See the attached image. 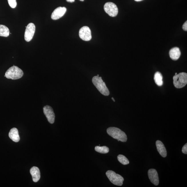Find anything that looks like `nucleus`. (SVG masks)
Returning a JSON list of instances; mask_svg holds the SVG:
<instances>
[{
  "mask_svg": "<svg viewBox=\"0 0 187 187\" xmlns=\"http://www.w3.org/2000/svg\"><path fill=\"white\" fill-rule=\"evenodd\" d=\"M107 133L114 139L118 141L126 142L127 140V136L124 132L117 128L111 127L107 130Z\"/></svg>",
  "mask_w": 187,
  "mask_h": 187,
  "instance_id": "f257e3e1",
  "label": "nucleus"
},
{
  "mask_svg": "<svg viewBox=\"0 0 187 187\" xmlns=\"http://www.w3.org/2000/svg\"><path fill=\"white\" fill-rule=\"evenodd\" d=\"M92 81L94 85L102 94L106 96H109V90L101 77L95 76L93 78Z\"/></svg>",
  "mask_w": 187,
  "mask_h": 187,
  "instance_id": "f03ea898",
  "label": "nucleus"
},
{
  "mask_svg": "<svg viewBox=\"0 0 187 187\" xmlns=\"http://www.w3.org/2000/svg\"><path fill=\"white\" fill-rule=\"evenodd\" d=\"M23 74V72L21 69L14 65L6 71L4 76L8 79L16 80L22 78Z\"/></svg>",
  "mask_w": 187,
  "mask_h": 187,
  "instance_id": "7ed1b4c3",
  "label": "nucleus"
},
{
  "mask_svg": "<svg viewBox=\"0 0 187 187\" xmlns=\"http://www.w3.org/2000/svg\"><path fill=\"white\" fill-rule=\"evenodd\" d=\"M173 83L175 87L181 88L183 87L187 83V74L181 73L177 74L173 77Z\"/></svg>",
  "mask_w": 187,
  "mask_h": 187,
  "instance_id": "20e7f679",
  "label": "nucleus"
},
{
  "mask_svg": "<svg viewBox=\"0 0 187 187\" xmlns=\"http://www.w3.org/2000/svg\"><path fill=\"white\" fill-rule=\"evenodd\" d=\"M106 174L110 181L113 184L119 186H122L123 185L124 179L121 175L111 170L106 172Z\"/></svg>",
  "mask_w": 187,
  "mask_h": 187,
  "instance_id": "39448f33",
  "label": "nucleus"
},
{
  "mask_svg": "<svg viewBox=\"0 0 187 187\" xmlns=\"http://www.w3.org/2000/svg\"><path fill=\"white\" fill-rule=\"evenodd\" d=\"M104 10L106 13L111 17H115L118 13V9L117 6L112 2H108L104 5Z\"/></svg>",
  "mask_w": 187,
  "mask_h": 187,
  "instance_id": "423d86ee",
  "label": "nucleus"
},
{
  "mask_svg": "<svg viewBox=\"0 0 187 187\" xmlns=\"http://www.w3.org/2000/svg\"><path fill=\"white\" fill-rule=\"evenodd\" d=\"M25 32L24 39L27 42H29L33 39L35 31V25L33 23H30L26 27Z\"/></svg>",
  "mask_w": 187,
  "mask_h": 187,
  "instance_id": "0eeeda50",
  "label": "nucleus"
},
{
  "mask_svg": "<svg viewBox=\"0 0 187 187\" xmlns=\"http://www.w3.org/2000/svg\"><path fill=\"white\" fill-rule=\"evenodd\" d=\"M79 36L82 40L85 41H89L92 38L91 31L89 28L84 26L80 29Z\"/></svg>",
  "mask_w": 187,
  "mask_h": 187,
  "instance_id": "6e6552de",
  "label": "nucleus"
},
{
  "mask_svg": "<svg viewBox=\"0 0 187 187\" xmlns=\"http://www.w3.org/2000/svg\"><path fill=\"white\" fill-rule=\"evenodd\" d=\"M44 114L47 117L48 122L51 124L55 122V116L52 108L50 106H46L43 108Z\"/></svg>",
  "mask_w": 187,
  "mask_h": 187,
  "instance_id": "1a4fd4ad",
  "label": "nucleus"
},
{
  "mask_svg": "<svg viewBox=\"0 0 187 187\" xmlns=\"http://www.w3.org/2000/svg\"><path fill=\"white\" fill-rule=\"evenodd\" d=\"M67 9L65 7L57 8L52 13L51 17L53 20H57L62 17L66 12Z\"/></svg>",
  "mask_w": 187,
  "mask_h": 187,
  "instance_id": "9d476101",
  "label": "nucleus"
},
{
  "mask_svg": "<svg viewBox=\"0 0 187 187\" xmlns=\"http://www.w3.org/2000/svg\"><path fill=\"white\" fill-rule=\"evenodd\" d=\"M148 175L149 180L152 183L156 186L159 184L158 175L156 170L154 169H149L148 171Z\"/></svg>",
  "mask_w": 187,
  "mask_h": 187,
  "instance_id": "9b49d317",
  "label": "nucleus"
},
{
  "mask_svg": "<svg viewBox=\"0 0 187 187\" xmlns=\"http://www.w3.org/2000/svg\"><path fill=\"white\" fill-rule=\"evenodd\" d=\"M30 173L32 177L33 180L34 182H37L40 178V172L38 167H32L30 170Z\"/></svg>",
  "mask_w": 187,
  "mask_h": 187,
  "instance_id": "f8f14e48",
  "label": "nucleus"
},
{
  "mask_svg": "<svg viewBox=\"0 0 187 187\" xmlns=\"http://www.w3.org/2000/svg\"><path fill=\"white\" fill-rule=\"evenodd\" d=\"M156 144L157 150L160 155L163 157H166L167 155L166 149L163 142L160 140H157Z\"/></svg>",
  "mask_w": 187,
  "mask_h": 187,
  "instance_id": "ddd939ff",
  "label": "nucleus"
},
{
  "mask_svg": "<svg viewBox=\"0 0 187 187\" xmlns=\"http://www.w3.org/2000/svg\"><path fill=\"white\" fill-rule=\"evenodd\" d=\"M9 137L11 140L15 142H18L20 140L19 132L17 129L15 128H13L10 131Z\"/></svg>",
  "mask_w": 187,
  "mask_h": 187,
  "instance_id": "4468645a",
  "label": "nucleus"
},
{
  "mask_svg": "<svg viewBox=\"0 0 187 187\" xmlns=\"http://www.w3.org/2000/svg\"><path fill=\"white\" fill-rule=\"evenodd\" d=\"M169 54L170 58L172 60H176L179 58L181 55V52L178 47H174L170 50Z\"/></svg>",
  "mask_w": 187,
  "mask_h": 187,
  "instance_id": "2eb2a0df",
  "label": "nucleus"
},
{
  "mask_svg": "<svg viewBox=\"0 0 187 187\" xmlns=\"http://www.w3.org/2000/svg\"><path fill=\"white\" fill-rule=\"evenodd\" d=\"M163 76L160 72H157L154 75L155 83L158 86H162L163 84Z\"/></svg>",
  "mask_w": 187,
  "mask_h": 187,
  "instance_id": "dca6fc26",
  "label": "nucleus"
},
{
  "mask_svg": "<svg viewBox=\"0 0 187 187\" xmlns=\"http://www.w3.org/2000/svg\"><path fill=\"white\" fill-rule=\"evenodd\" d=\"M9 30L6 26L0 25V36L5 37H9Z\"/></svg>",
  "mask_w": 187,
  "mask_h": 187,
  "instance_id": "f3484780",
  "label": "nucleus"
},
{
  "mask_svg": "<svg viewBox=\"0 0 187 187\" xmlns=\"http://www.w3.org/2000/svg\"><path fill=\"white\" fill-rule=\"evenodd\" d=\"M95 150L96 152L102 154L108 153L109 151V148L106 146H103L102 147L96 146L95 148Z\"/></svg>",
  "mask_w": 187,
  "mask_h": 187,
  "instance_id": "a211bd4d",
  "label": "nucleus"
},
{
  "mask_svg": "<svg viewBox=\"0 0 187 187\" xmlns=\"http://www.w3.org/2000/svg\"><path fill=\"white\" fill-rule=\"evenodd\" d=\"M117 158L118 161L123 165H128L129 163L128 160L124 155H119L118 156Z\"/></svg>",
  "mask_w": 187,
  "mask_h": 187,
  "instance_id": "6ab92c4d",
  "label": "nucleus"
},
{
  "mask_svg": "<svg viewBox=\"0 0 187 187\" xmlns=\"http://www.w3.org/2000/svg\"><path fill=\"white\" fill-rule=\"evenodd\" d=\"M9 5L11 8L14 9L17 5V2L16 0H8Z\"/></svg>",
  "mask_w": 187,
  "mask_h": 187,
  "instance_id": "aec40b11",
  "label": "nucleus"
},
{
  "mask_svg": "<svg viewBox=\"0 0 187 187\" xmlns=\"http://www.w3.org/2000/svg\"><path fill=\"white\" fill-rule=\"evenodd\" d=\"M182 152L183 153L185 154H187V144L186 143L183 146L182 149Z\"/></svg>",
  "mask_w": 187,
  "mask_h": 187,
  "instance_id": "412c9836",
  "label": "nucleus"
},
{
  "mask_svg": "<svg viewBox=\"0 0 187 187\" xmlns=\"http://www.w3.org/2000/svg\"><path fill=\"white\" fill-rule=\"evenodd\" d=\"M182 28L184 30L187 31V21H186L183 25Z\"/></svg>",
  "mask_w": 187,
  "mask_h": 187,
  "instance_id": "4be33fe9",
  "label": "nucleus"
},
{
  "mask_svg": "<svg viewBox=\"0 0 187 187\" xmlns=\"http://www.w3.org/2000/svg\"><path fill=\"white\" fill-rule=\"evenodd\" d=\"M75 0H66L67 2L69 3H73L74 2Z\"/></svg>",
  "mask_w": 187,
  "mask_h": 187,
  "instance_id": "5701e85b",
  "label": "nucleus"
},
{
  "mask_svg": "<svg viewBox=\"0 0 187 187\" xmlns=\"http://www.w3.org/2000/svg\"><path fill=\"white\" fill-rule=\"evenodd\" d=\"M134 1H143V0H134Z\"/></svg>",
  "mask_w": 187,
  "mask_h": 187,
  "instance_id": "b1692460",
  "label": "nucleus"
},
{
  "mask_svg": "<svg viewBox=\"0 0 187 187\" xmlns=\"http://www.w3.org/2000/svg\"><path fill=\"white\" fill-rule=\"evenodd\" d=\"M112 100H113V101H114V102L115 101V100H114V98H112Z\"/></svg>",
  "mask_w": 187,
  "mask_h": 187,
  "instance_id": "393cba45",
  "label": "nucleus"
},
{
  "mask_svg": "<svg viewBox=\"0 0 187 187\" xmlns=\"http://www.w3.org/2000/svg\"><path fill=\"white\" fill-rule=\"evenodd\" d=\"M79 1H84V0H79Z\"/></svg>",
  "mask_w": 187,
  "mask_h": 187,
  "instance_id": "a878e982",
  "label": "nucleus"
},
{
  "mask_svg": "<svg viewBox=\"0 0 187 187\" xmlns=\"http://www.w3.org/2000/svg\"><path fill=\"white\" fill-rule=\"evenodd\" d=\"M177 74H178V73H175V75H176Z\"/></svg>",
  "mask_w": 187,
  "mask_h": 187,
  "instance_id": "bb28decb",
  "label": "nucleus"
},
{
  "mask_svg": "<svg viewBox=\"0 0 187 187\" xmlns=\"http://www.w3.org/2000/svg\"><path fill=\"white\" fill-rule=\"evenodd\" d=\"M97 76H99V75H97Z\"/></svg>",
  "mask_w": 187,
  "mask_h": 187,
  "instance_id": "cd10ccee",
  "label": "nucleus"
}]
</instances>
